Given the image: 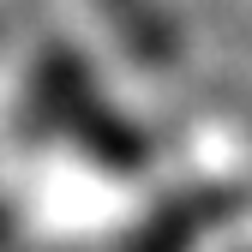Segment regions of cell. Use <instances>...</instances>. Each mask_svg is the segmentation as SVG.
Here are the masks:
<instances>
[{
	"mask_svg": "<svg viewBox=\"0 0 252 252\" xmlns=\"http://www.w3.org/2000/svg\"><path fill=\"white\" fill-rule=\"evenodd\" d=\"M90 12L108 24V36L132 54L138 66H168V60L180 54L174 24L162 18V6H156V0H90Z\"/></svg>",
	"mask_w": 252,
	"mask_h": 252,
	"instance_id": "7a4b0ae2",
	"label": "cell"
},
{
	"mask_svg": "<svg viewBox=\"0 0 252 252\" xmlns=\"http://www.w3.org/2000/svg\"><path fill=\"white\" fill-rule=\"evenodd\" d=\"M240 192L234 186H216V180H198V186H174V192L150 210V222L132 234V252H186L192 234H204V222H216Z\"/></svg>",
	"mask_w": 252,
	"mask_h": 252,
	"instance_id": "6da1fadb",
	"label": "cell"
}]
</instances>
